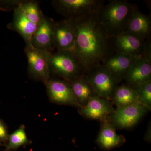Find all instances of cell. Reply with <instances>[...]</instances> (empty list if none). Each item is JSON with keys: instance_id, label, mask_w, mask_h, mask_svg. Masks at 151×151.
I'll return each mask as SVG.
<instances>
[{"instance_id": "obj_1", "label": "cell", "mask_w": 151, "mask_h": 151, "mask_svg": "<svg viewBox=\"0 0 151 151\" xmlns=\"http://www.w3.org/2000/svg\"><path fill=\"white\" fill-rule=\"evenodd\" d=\"M98 14L70 21L76 31L75 44L72 52L86 73L103 65L114 52L111 37L100 23Z\"/></svg>"}, {"instance_id": "obj_2", "label": "cell", "mask_w": 151, "mask_h": 151, "mask_svg": "<svg viewBox=\"0 0 151 151\" xmlns=\"http://www.w3.org/2000/svg\"><path fill=\"white\" fill-rule=\"evenodd\" d=\"M137 6L126 0H113L103 6L98 16L99 20L111 37L124 32Z\"/></svg>"}, {"instance_id": "obj_3", "label": "cell", "mask_w": 151, "mask_h": 151, "mask_svg": "<svg viewBox=\"0 0 151 151\" xmlns=\"http://www.w3.org/2000/svg\"><path fill=\"white\" fill-rule=\"evenodd\" d=\"M48 62L50 73L56 74L68 82L86 73L81 63L71 51L49 52Z\"/></svg>"}, {"instance_id": "obj_4", "label": "cell", "mask_w": 151, "mask_h": 151, "mask_svg": "<svg viewBox=\"0 0 151 151\" xmlns=\"http://www.w3.org/2000/svg\"><path fill=\"white\" fill-rule=\"evenodd\" d=\"M52 5L58 13L69 21L98 14L104 5L102 0H55Z\"/></svg>"}, {"instance_id": "obj_5", "label": "cell", "mask_w": 151, "mask_h": 151, "mask_svg": "<svg viewBox=\"0 0 151 151\" xmlns=\"http://www.w3.org/2000/svg\"><path fill=\"white\" fill-rule=\"evenodd\" d=\"M114 52L136 57H146L151 58L150 40H145L134 35L123 32L111 37Z\"/></svg>"}, {"instance_id": "obj_6", "label": "cell", "mask_w": 151, "mask_h": 151, "mask_svg": "<svg viewBox=\"0 0 151 151\" xmlns=\"http://www.w3.org/2000/svg\"><path fill=\"white\" fill-rule=\"evenodd\" d=\"M84 76L97 96L108 100L113 99L119 82L103 65L94 68Z\"/></svg>"}, {"instance_id": "obj_7", "label": "cell", "mask_w": 151, "mask_h": 151, "mask_svg": "<svg viewBox=\"0 0 151 151\" xmlns=\"http://www.w3.org/2000/svg\"><path fill=\"white\" fill-rule=\"evenodd\" d=\"M24 51L28 60V71L30 76L46 84L50 79L48 62L49 52L26 45Z\"/></svg>"}, {"instance_id": "obj_8", "label": "cell", "mask_w": 151, "mask_h": 151, "mask_svg": "<svg viewBox=\"0 0 151 151\" xmlns=\"http://www.w3.org/2000/svg\"><path fill=\"white\" fill-rule=\"evenodd\" d=\"M147 109L140 103L117 107L112 113V120L117 127L129 128L140 120Z\"/></svg>"}, {"instance_id": "obj_9", "label": "cell", "mask_w": 151, "mask_h": 151, "mask_svg": "<svg viewBox=\"0 0 151 151\" xmlns=\"http://www.w3.org/2000/svg\"><path fill=\"white\" fill-rule=\"evenodd\" d=\"M45 85L49 97L52 102L80 106L69 82L64 80L50 79Z\"/></svg>"}, {"instance_id": "obj_10", "label": "cell", "mask_w": 151, "mask_h": 151, "mask_svg": "<svg viewBox=\"0 0 151 151\" xmlns=\"http://www.w3.org/2000/svg\"><path fill=\"white\" fill-rule=\"evenodd\" d=\"M76 31L72 22L66 19L54 22L53 43L57 50L72 51L75 44Z\"/></svg>"}, {"instance_id": "obj_11", "label": "cell", "mask_w": 151, "mask_h": 151, "mask_svg": "<svg viewBox=\"0 0 151 151\" xmlns=\"http://www.w3.org/2000/svg\"><path fill=\"white\" fill-rule=\"evenodd\" d=\"M126 84L132 88L151 80V58L142 57L133 63L124 76Z\"/></svg>"}, {"instance_id": "obj_12", "label": "cell", "mask_w": 151, "mask_h": 151, "mask_svg": "<svg viewBox=\"0 0 151 151\" xmlns=\"http://www.w3.org/2000/svg\"><path fill=\"white\" fill-rule=\"evenodd\" d=\"M54 22L45 17L38 26L32 37L31 44L38 49L49 52L54 50L53 43V25Z\"/></svg>"}, {"instance_id": "obj_13", "label": "cell", "mask_w": 151, "mask_h": 151, "mask_svg": "<svg viewBox=\"0 0 151 151\" xmlns=\"http://www.w3.org/2000/svg\"><path fill=\"white\" fill-rule=\"evenodd\" d=\"M139 58L113 52L105 60L102 65L120 82L124 79L133 63Z\"/></svg>"}, {"instance_id": "obj_14", "label": "cell", "mask_w": 151, "mask_h": 151, "mask_svg": "<svg viewBox=\"0 0 151 151\" xmlns=\"http://www.w3.org/2000/svg\"><path fill=\"white\" fill-rule=\"evenodd\" d=\"M14 11L13 19L8 27L19 34L25 42L26 45H31L33 36L38 25L26 17L20 6Z\"/></svg>"}, {"instance_id": "obj_15", "label": "cell", "mask_w": 151, "mask_h": 151, "mask_svg": "<svg viewBox=\"0 0 151 151\" xmlns=\"http://www.w3.org/2000/svg\"><path fill=\"white\" fill-rule=\"evenodd\" d=\"M151 19L150 16L142 13L137 9L130 18L124 32L145 40H150L151 34Z\"/></svg>"}, {"instance_id": "obj_16", "label": "cell", "mask_w": 151, "mask_h": 151, "mask_svg": "<svg viewBox=\"0 0 151 151\" xmlns=\"http://www.w3.org/2000/svg\"><path fill=\"white\" fill-rule=\"evenodd\" d=\"M113 111L108 100L95 95L86 105L81 107L80 113L88 119L102 120L113 113Z\"/></svg>"}, {"instance_id": "obj_17", "label": "cell", "mask_w": 151, "mask_h": 151, "mask_svg": "<svg viewBox=\"0 0 151 151\" xmlns=\"http://www.w3.org/2000/svg\"><path fill=\"white\" fill-rule=\"evenodd\" d=\"M69 83L77 102L81 107L86 105L92 97L96 95L84 75Z\"/></svg>"}, {"instance_id": "obj_18", "label": "cell", "mask_w": 151, "mask_h": 151, "mask_svg": "<svg viewBox=\"0 0 151 151\" xmlns=\"http://www.w3.org/2000/svg\"><path fill=\"white\" fill-rule=\"evenodd\" d=\"M123 138L122 136L117 134L112 124L105 122L102 126L97 141L103 147L109 149L120 145L123 142Z\"/></svg>"}, {"instance_id": "obj_19", "label": "cell", "mask_w": 151, "mask_h": 151, "mask_svg": "<svg viewBox=\"0 0 151 151\" xmlns=\"http://www.w3.org/2000/svg\"><path fill=\"white\" fill-rule=\"evenodd\" d=\"M112 99L117 107L140 103L135 89L127 84L118 86Z\"/></svg>"}, {"instance_id": "obj_20", "label": "cell", "mask_w": 151, "mask_h": 151, "mask_svg": "<svg viewBox=\"0 0 151 151\" xmlns=\"http://www.w3.org/2000/svg\"><path fill=\"white\" fill-rule=\"evenodd\" d=\"M20 7L30 21L38 26L45 17L35 1H24Z\"/></svg>"}, {"instance_id": "obj_21", "label": "cell", "mask_w": 151, "mask_h": 151, "mask_svg": "<svg viewBox=\"0 0 151 151\" xmlns=\"http://www.w3.org/2000/svg\"><path fill=\"white\" fill-rule=\"evenodd\" d=\"M140 103L147 110L151 108V80L144 82L134 87Z\"/></svg>"}, {"instance_id": "obj_22", "label": "cell", "mask_w": 151, "mask_h": 151, "mask_svg": "<svg viewBox=\"0 0 151 151\" xmlns=\"http://www.w3.org/2000/svg\"><path fill=\"white\" fill-rule=\"evenodd\" d=\"M8 149H15L27 143L28 139L24 127H21L9 136Z\"/></svg>"}, {"instance_id": "obj_23", "label": "cell", "mask_w": 151, "mask_h": 151, "mask_svg": "<svg viewBox=\"0 0 151 151\" xmlns=\"http://www.w3.org/2000/svg\"><path fill=\"white\" fill-rule=\"evenodd\" d=\"M23 1H0V10H6L8 9H14V10L20 5Z\"/></svg>"}, {"instance_id": "obj_24", "label": "cell", "mask_w": 151, "mask_h": 151, "mask_svg": "<svg viewBox=\"0 0 151 151\" xmlns=\"http://www.w3.org/2000/svg\"><path fill=\"white\" fill-rule=\"evenodd\" d=\"M7 131L5 126L2 122L0 121V140L6 141L8 139Z\"/></svg>"}]
</instances>
